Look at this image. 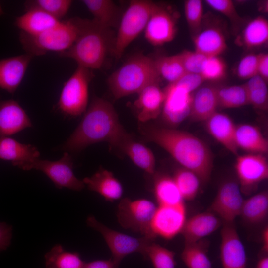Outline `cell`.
I'll return each mask as SVG.
<instances>
[{
	"mask_svg": "<svg viewBox=\"0 0 268 268\" xmlns=\"http://www.w3.org/2000/svg\"><path fill=\"white\" fill-rule=\"evenodd\" d=\"M140 131L144 139L166 150L182 167L196 174L201 182L210 179L213 155L201 139L184 131L152 125H142Z\"/></svg>",
	"mask_w": 268,
	"mask_h": 268,
	"instance_id": "1",
	"label": "cell"
},
{
	"mask_svg": "<svg viewBox=\"0 0 268 268\" xmlns=\"http://www.w3.org/2000/svg\"><path fill=\"white\" fill-rule=\"evenodd\" d=\"M127 133L112 105L103 99L96 97L62 149L78 152L89 145L103 141L116 147Z\"/></svg>",
	"mask_w": 268,
	"mask_h": 268,
	"instance_id": "2",
	"label": "cell"
},
{
	"mask_svg": "<svg viewBox=\"0 0 268 268\" xmlns=\"http://www.w3.org/2000/svg\"><path fill=\"white\" fill-rule=\"evenodd\" d=\"M75 19L78 28L76 39L60 55L74 60L78 66L89 70L99 69L110 48V29L101 26L93 19Z\"/></svg>",
	"mask_w": 268,
	"mask_h": 268,
	"instance_id": "3",
	"label": "cell"
},
{
	"mask_svg": "<svg viewBox=\"0 0 268 268\" xmlns=\"http://www.w3.org/2000/svg\"><path fill=\"white\" fill-rule=\"evenodd\" d=\"M161 77L155 60L138 54L129 59L110 76L108 84L116 99L139 93L147 86L159 84Z\"/></svg>",
	"mask_w": 268,
	"mask_h": 268,
	"instance_id": "4",
	"label": "cell"
},
{
	"mask_svg": "<svg viewBox=\"0 0 268 268\" xmlns=\"http://www.w3.org/2000/svg\"><path fill=\"white\" fill-rule=\"evenodd\" d=\"M78 33L75 18L61 21L56 26L36 35L20 32L19 40L27 54L34 56L48 52L60 53L68 50L73 44Z\"/></svg>",
	"mask_w": 268,
	"mask_h": 268,
	"instance_id": "5",
	"label": "cell"
},
{
	"mask_svg": "<svg viewBox=\"0 0 268 268\" xmlns=\"http://www.w3.org/2000/svg\"><path fill=\"white\" fill-rule=\"evenodd\" d=\"M155 5L150 0L131 1L119 21L113 42L112 51L116 58H120L128 46L144 30Z\"/></svg>",
	"mask_w": 268,
	"mask_h": 268,
	"instance_id": "6",
	"label": "cell"
},
{
	"mask_svg": "<svg viewBox=\"0 0 268 268\" xmlns=\"http://www.w3.org/2000/svg\"><path fill=\"white\" fill-rule=\"evenodd\" d=\"M92 72L85 67H77L65 82L58 102L59 109L64 114L77 116L85 113L88 102V89Z\"/></svg>",
	"mask_w": 268,
	"mask_h": 268,
	"instance_id": "7",
	"label": "cell"
},
{
	"mask_svg": "<svg viewBox=\"0 0 268 268\" xmlns=\"http://www.w3.org/2000/svg\"><path fill=\"white\" fill-rule=\"evenodd\" d=\"M86 223L102 236L112 253V260L118 266L123 259L130 254L139 253L144 257L148 245L154 239L146 236L135 237L117 231L92 215L87 217Z\"/></svg>",
	"mask_w": 268,
	"mask_h": 268,
	"instance_id": "8",
	"label": "cell"
},
{
	"mask_svg": "<svg viewBox=\"0 0 268 268\" xmlns=\"http://www.w3.org/2000/svg\"><path fill=\"white\" fill-rule=\"evenodd\" d=\"M157 206L146 199L131 200L124 198L120 201L117 210L119 223L124 228L138 232L142 236L154 239L151 223Z\"/></svg>",
	"mask_w": 268,
	"mask_h": 268,
	"instance_id": "9",
	"label": "cell"
},
{
	"mask_svg": "<svg viewBox=\"0 0 268 268\" xmlns=\"http://www.w3.org/2000/svg\"><path fill=\"white\" fill-rule=\"evenodd\" d=\"M35 169L44 173L59 189L67 188L74 190H82L85 185L78 179L73 171L72 159L67 152L57 161L43 160L40 158L26 165L23 170Z\"/></svg>",
	"mask_w": 268,
	"mask_h": 268,
	"instance_id": "10",
	"label": "cell"
},
{
	"mask_svg": "<svg viewBox=\"0 0 268 268\" xmlns=\"http://www.w3.org/2000/svg\"><path fill=\"white\" fill-rule=\"evenodd\" d=\"M234 167L241 191L245 194L251 193L260 182L268 178V163L265 155H238Z\"/></svg>",
	"mask_w": 268,
	"mask_h": 268,
	"instance_id": "11",
	"label": "cell"
},
{
	"mask_svg": "<svg viewBox=\"0 0 268 268\" xmlns=\"http://www.w3.org/2000/svg\"><path fill=\"white\" fill-rule=\"evenodd\" d=\"M244 200L239 184L227 180L219 186L208 211L217 216L222 223H232L240 215Z\"/></svg>",
	"mask_w": 268,
	"mask_h": 268,
	"instance_id": "12",
	"label": "cell"
},
{
	"mask_svg": "<svg viewBox=\"0 0 268 268\" xmlns=\"http://www.w3.org/2000/svg\"><path fill=\"white\" fill-rule=\"evenodd\" d=\"M186 220L184 203L174 206L159 205L151 223V230L155 237L171 239L181 233Z\"/></svg>",
	"mask_w": 268,
	"mask_h": 268,
	"instance_id": "13",
	"label": "cell"
},
{
	"mask_svg": "<svg viewBox=\"0 0 268 268\" xmlns=\"http://www.w3.org/2000/svg\"><path fill=\"white\" fill-rule=\"evenodd\" d=\"M164 90L163 118L169 125H177L189 117L193 94L176 83L169 84Z\"/></svg>",
	"mask_w": 268,
	"mask_h": 268,
	"instance_id": "14",
	"label": "cell"
},
{
	"mask_svg": "<svg viewBox=\"0 0 268 268\" xmlns=\"http://www.w3.org/2000/svg\"><path fill=\"white\" fill-rule=\"evenodd\" d=\"M176 31V20L172 13L156 3L144 29L146 39L153 46H161L172 41Z\"/></svg>",
	"mask_w": 268,
	"mask_h": 268,
	"instance_id": "15",
	"label": "cell"
},
{
	"mask_svg": "<svg viewBox=\"0 0 268 268\" xmlns=\"http://www.w3.org/2000/svg\"><path fill=\"white\" fill-rule=\"evenodd\" d=\"M221 238L222 268H246V252L234 223H222Z\"/></svg>",
	"mask_w": 268,
	"mask_h": 268,
	"instance_id": "16",
	"label": "cell"
},
{
	"mask_svg": "<svg viewBox=\"0 0 268 268\" xmlns=\"http://www.w3.org/2000/svg\"><path fill=\"white\" fill-rule=\"evenodd\" d=\"M33 57L26 53L0 60V89L14 94L22 82Z\"/></svg>",
	"mask_w": 268,
	"mask_h": 268,
	"instance_id": "17",
	"label": "cell"
},
{
	"mask_svg": "<svg viewBox=\"0 0 268 268\" xmlns=\"http://www.w3.org/2000/svg\"><path fill=\"white\" fill-rule=\"evenodd\" d=\"M31 126L29 117L17 101L0 102V137L14 134Z\"/></svg>",
	"mask_w": 268,
	"mask_h": 268,
	"instance_id": "18",
	"label": "cell"
},
{
	"mask_svg": "<svg viewBox=\"0 0 268 268\" xmlns=\"http://www.w3.org/2000/svg\"><path fill=\"white\" fill-rule=\"evenodd\" d=\"M205 122L209 134L229 152L237 156L239 149L235 142L236 125L232 119L217 111Z\"/></svg>",
	"mask_w": 268,
	"mask_h": 268,
	"instance_id": "19",
	"label": "cell"
},
{
	"mask_svg": "<svg viewBox=\"0 0 268 268\" xmlns=\"http://www.w3.org/2000/svg\"><path fill=\"white\" fill-rule=\"evenodd\" d=\"M134 103L138 120L146 122L156 118L161 113L165 92L159 84L149 85L141 90Z\"/></svg>",
	"mask_w": 268,
	"mask_h": 268,
	"instance_id": "20",
	"label": "cell"
},
{
	"mask_svg": "<svg viewBox=\"0 0 268 268\" xmlns=\"http://www.w3.org/2000/svg\"><path fill=\"white\" fill-rule=\"evenodd\" d=\"M222 224L217 216L208 211L187 219L181 233L185 243H197L215 232Z\"/></svg>",
	"mask_w": 268,
	"mask_h": 268,
	"instance_id": "21",
	"label": "cell"
},
{
	"mask_svg": "<svg viewBox=\"0 0 268 268\" xmlns=\"http://www.w3.org/2000/svg\"><path fill=\"white\" fill-rule=\"evenodd\" d=\"M39 156V151L31 144L21 143L9 136L0 137V159L11 161L23 169Z\"/></svg>",
	"mask_w": 268,
	"mask_h": 268,
	"instance_id": "22",
	"label": "cell"
},
{
	"mask_svg": "<svg viewBox=\"0 0 268 268\" xmlns=\"http://www.w3.org/2000/svg\"><path fill=\"white\" fill-rule=\"evenodd\" d=\"M82 181L90 190L98 193L107 201L118 200L123 196V188L120 182L111 171L102 168Z\"/></svg>",
	"mask_w": 268,
	"mask_h": 268,
	"instance_id": "23",
	"label": "cell"
},
{
	"mask_svg": "<svg viewBox=\"0 0 268 268\" xmlns=\"http://www.w3.org/2000/svg\"><path fill=\"white\" fill-rule=\"evenodd\" d=\"M218 89L219 87L214 86H204L199 88L193 94L189 115L192 120L205 122L217 112Z\"/></svg>",
	"mask_w": 268,
	"mask_h": 268,
	"instance_id": "24",
	"label": "cell"
},
{
	"mask_svg": "<svg viewBox=\"0 0 268 268\" xmlns=\"http://www.w3.org/2000/svg\"><path fill=\"white\" fill-rule=\"evenodd\" d=\"M194 50L206 57L220 56L227 47L223 31L216 27H207L194 36Z\"/></svg>",
	"mask_w": 268,
	"mask_h": 268,
	"instance_id": "25",
	"label": "cell"
},
{
	"mask_svg": "<svg viewBox=\"0 0 268 268\" xmlns=\"http://www.w3.org/2000/svg\"><path fill=\"white\" fill-rule=\"evenodd\" d=\"M117 148L127 155L135 165L147 173H155V160L151 150L133 139L128 133L117 145Z\"/></svg>",
	"mask_w": 268,
	"mask_h": 268,
	"instance_id": "26",
	"label": "cell"
},
{
	"mask_svg": "<svg viewBox=\"0 0 268 268\" xmlns=\"http://www.w3.org/2000/svg\"><path fill=\"white\" fill-rule=\"evenodd\" d=\"M61 21L41 10L30 8L16 18L15 24L21 32L36 35L56 26Z\"/></svg>",
	"mask_w": 268,
	"mask_h": 268,
	"instance_id": "27",
	"label": "cell"
},
{
	"mask_svg": "<svg viewBox=\"0 0 268 268\" xmlns=\"http://www.w3.org/2000/svg\"><path fill=\"white\" fill-rule=\"evenodd\" d=\"M235 142L238 149L250 153L265 155L268 152V141L256 126L248 124L236 126Z\"/></svg>",
	"mask_w": 268,
	"mask_h": 268,
	"instance_id": "28",
	"label": "cell"
},
{
	"mask_svg": "<svg viewBox=\"0 0 268 268\" xmlns=\"http://www.w3.org/2000/svg\"><path fill=\"white\" fill-rule=\"evenodd\" d=\"M82 2L93 15V20L101 26L110 29L118 23L119 10L113 1L83 0Z\"/></svg>",
	"mask_w": 268,
	"mask_h": 268,
	"instance_id": "29",
	"label": "cell"
},
{
	"mask_svg": "<svg viewBox=\"0 0 268 268\" xmlns=\"http://www.w3.org/2000/svg\"><path fill=\"white\" fill-rule=\"evenodd\" d=\"M268 214V193L264 191L244 200L240 216L246 223L258 224L264 221Z\"/></svg>",
	"mask_w": 268,
	"mask_h": 268,
	"instance_id": "30",
	"label": "cell"
},
{
	"mask_svg": "<svg viewBox=\"0 0 268 268\" xmlns=\"http://www.w3.org/2000/svg\"><path fill=\"white\" fill-rule=\"evenodd\" d=\"M154 192L159 205L174 206L184 203V200L173 179L167 175L155 177Z\"/></svg>",
	"mask_w": 268,
	"mask_h": 268,
	"instance_id": "31",
	"label": "cell"
},
{
	"mask_svg": "<svg viewBox=\"0 0 268 268\" xmlns=\"http://www.w3.org/2000/svg\"><path fill=\"white\" fill-rule=\"evenodd\" d=\"M268 41V20L262 16H258L247 24L238 43L247 48H254L262 46Z\"/></svg>",
	"mask_w": 268,
	"mask_h": 268,
	"instance_id": "32",
	"label": "cell"
},
{
	"mask_svg": "<svg viewBox=\"0 0 268 268\" xmlns=\"http://www.w3.org/2000/svg\"><path fill=\"white\" fill-rule=\"evenodd\" d=\"M47 268H82L84 262L78 253L66 250L56 244L44 256Z\"/></svg>",
	"mask_w": 268,
	"mask_h": 268,
	"instance_id": "33",
	"label": "cell"
},
{
	"mask_svg": "<svg viewBox=\"0 0 268 268\" xmlns=\"http://www.w3.org/2000/svg\"><path fill=\"white\" fill-rule=\"evenodd\" d=\"M249 104L260 110H266L268 107L267 82L256 75L245 83Z\"/></svg>",
	"mask_w": 268,
	"mask_h": 268,
	"instance_id": "34",
	"label": "cell"
},
{
	"mask_svg": "<svg viewBox=\"0 0 268 268\" xmlns=\"http://www.w3.org/2000/svg\"><path fill=\"white\" fill-rule=\"evenodd\" d=\"M155 63L160 77L169 84L176 82L186 73L178 54L160 57Z\"/></svg>",
	"mask_w": 268,
	"mask_h": 268,
	"instance_id": "35",
	"label": "cell"
},
{
	"mask_svg": "<svg viewBox=\"0 0 268 268\" xmlns=\"http://www.w3.org/2000/svg\"><path fill=\"white\" fill-rule=\"evenodd\" d=\"M172 178L184 201L192 200L196 197L201 182L196 174L181 167L176 170Z\"/></svg>",
	"mask_w": 268,
	"mask_h": 268,
	"instance_id": "36",
	"label": "cell"
},
{
	"mask_svg": "<svg viewBox=\"0 0 268 268\" xmlns=\"http://www.w3.org/2000/svg\"><path fill=\"white\" fill-rule=\"evenodd\" d=\"M218 107L223 108H238L249 104L244 84L219 87Z\"/></svg>",
	"mask_w": 268,
	"mask_h": 268,
	"instance_id": "37",
	"label": "cell"
},
{
	"mask_svg": "<svg viewBox=\"0 0 268 268\" xmlns=\"http://www.w3.org/2000/svg\"><path fill=\"white\" fill-rule=\"evenodd\" d=\"M181 258L188 268H213L206 249L197 243H185Z\"/></svg>",
	"mask_w": 268,
	"mask_h": 268,
	"instance_id": "38",
	"label": "cell"
},
{
	"mask_svg": "<svg viewBox=\"0 0 268 268\" xmlns=\"http://www.w3.org/2000/svg\"><path fill=\"white\" fill-rule=\"evenodd\" d=\"M175 256L173 251L153 241L148 245L144 258L151 261L154 268H176Z\"/></svg>",
	"mask_w": 268,
	"mask_h": 268,
	"instance_id": "39",
	"label": "cell"
},
{
	"mask_svg": "<svg viewBox=\"0 0 268 268\" xmlns=\"http://www.w3.org/2000/svg\"><path fill=\"white\" fill-rule=\"evenodd\" d=\"M72 1L70 0H35L27 1L26 8H36L58 20L64 17L69 10Z\"/></svg>",
	"mask_w": 268,
	"mask_h": 268,
	"instance_id": "40",
	"label": "cell"
},
{
	"mask_svg": "<svg viewBox=\"0 0 268 268\" xmlns=\"http://www.w3.org/2000/svg\"><path fill=\"white\" fill-rule=\"evenodd\" d=\"M185 19L190 30L194 35L202 27L203 18V6L201 0H186L184 3Z\"/></svg>",
	"mask_w": 268,
	"mask_h": 268,
	"instance_id": "41",
	"label": "cell"
},
{
	"mask_svg": "<svg viewBox=\"0 0 268 268\" xmlns=\"http://www.w3.org/2000/svg\"><path fill=\"white\" fill-rule=\"evenodd\" d=\"M226 74V64L220 56L207 57L200 74L204 81L223 79Z\"/></svg>",
	"mask_w": 268,
	"mask_h": 268,
	"instance_id": "42",
	"label": "cell"
},
{
	"mask_svg": "<svg viewBox=\"0 0 268 268\" xmlns=\"http://www.w3.org/2000/svg\"><path fill=\"white\" fill-rule=\"evenodd\" d=\"M205 2L211 8L226 17L234 29L236 31L243 23V18L239 15L231 0H206Z\"/></svg>",
	"mask_w": 268,
	"mask_h": 268,
	"instance_id": "43",
	"label": "cell"
},
{
	"mask_svg": "<svg viewBox=\"0 0 268 268\" xmlns=\"http://www.w3.org/2000/svg\"><path fill=\"white\" fill-rule=\"evenodd\" d=\"M187 73L200 74L207 57L196 52L185 50L178 54Z\"/></svg>",
	"mask_w": 268,
	"mask_h": 268,
	"instance_id": "44",
	"label": "cell"
},
{
	"mask_svg": "<svg viewBox=\"0 0 268 268\" xmlns=\"http://www.w3.org/2000/svg\"><path fill=\"white\" fill-rule=\"evenodd\" d=\"M258 54H249L244 56L239 61L237 67L239 78L248 80L256 75Z\"/></svg>",
	"mask_w": 268,
	"mask_h": 268,
	"instance_id": "45",
	"label": "cell"
},
{
	"mask_svg": "<svg viewBox=\"0 0 268 268\" xmlns=\"http://www.w3.org/2000/svg\"><path fill=\"white\" fill-rule=\"evenodd\" d=\"M204 82L200 74L186 73L175 83L192 93L194 91L198 89Z\"/></svg>",
	"mask_w": 268,
	"mask_h": 268,
	"instance_id": "46",
	"label": "cell"
},
{
	"mask_svg": "<svg viewBox=\"0 0 268 268\" xmlns=\"http://www.w3.org/2000/svg\"><path fill=\"white\" fill-rule=\"evenodd\" d=\"M12 227L5 222H0V252L5 250L10 245Z\"/></svg>",
	"mask_w": 268,
	"mask_h": 268,
	"instance_id": "47",
	"label": "cell"
},
{
	"mask_svg": "<svg viewBox=\"0 0 268 268\" xmlns=\"http://www.w3.org/2000/svg\"><path fill=\"white\" fill-rule=\"evenodd\" d=\"M257 73L265 81H268V54L266 53L258 54Z\"/></svg>",
	"mask_w": 268,
	"mask_h": 268,
	"instance_id": "48",
	"label": "cell"
},
{
	"mask_svg": "<svg viewBox=\"0 0 268 268\" xmlns=\"http://www.w3.org/2000/svg\"><path fill=\"white\" fill-rule=\"evenodd\" d=\"M112 258L109 260H97L85 263L82 268H118Z\"/></svg>",
	"mask_w": 268,
	"mask_h": 268,
	"instance_id": "49",
	"label": "cell"
},
{
	"mask_svg": "<svg viewBox=\"0 0 268 268\" xmlns=\"http://www.w3.org/2000/svg\"><path fill=\"white\" fill-rule=\"evenodd\" d=\"M262 251L265 255L268 253V226H266L262 232Z\"/></svg>",
	"mask_w": 268,
	"mask_h": 268,
	"instance_id": "50",
	"label": "cell"
},
{
	"mask_svg": "<svg viewBox=\"0 0 268 268\" xmlns=\"http://www.w3.org/2000/svg\"><path fill=\"white\" fill-rule=\"evenodd\" d=\"M256 268H268V257L267 255L261 257L257 262Z\"/></svg>",
	"mask_w": 268,
	"mask_h": 268,
	"instance_id": "51",
	"label": "cell"
},
{
	"mask_svg": "<svg viewBox=\"0 0 268 268\" xmlns=\"http://www.w3.org/2000/svg\"><path fill=\"white\" fill-rule=\"evenodd\" d=\"M3 14V11L1 5L0 3V16L2 15Z\"/></svg>",
	"mask_w": 268,
	"mask_h": 268,
	"instance_id": "52",
	"label": "cell"
}]
</instances>
